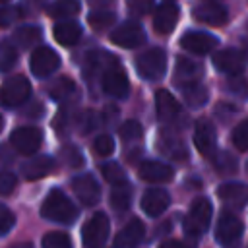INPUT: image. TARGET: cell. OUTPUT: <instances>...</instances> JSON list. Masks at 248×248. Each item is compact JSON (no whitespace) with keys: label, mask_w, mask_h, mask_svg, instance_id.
<instances>
[{"label":"cell","mask_w":248,"mask_h":248,"mask_svg":"<svg viewBox=\"0 0 248 248\" xmlns=\"http://www.w3.org/2000/svg\"><path fill=\"white\" fill-rule=\"evenodd\" d=\"M72 188L74 194L78 196V200L83 205H95L101 198V188L97 184V180L91 174H79L72 180Z\"/></svg>","instance_id":"8fae6325"},{"label":"cell","mask_w":248,"mask_h":248,"mask_svg":"<svg viewBox=\"0 0 248 248\" xmlns=\"http://www.w3.org/2000/svg\"><path fill=\"white\" fill-rule=\"evenodd\" d=\"M101 174L112 186L120 184V182H126V172H124V169L118 163H105V165H101Z\"/></svg>","instance_id":"1f68e13d"},{"label":"cell","mask_w":248,"mask_h":248,"mask_svg":"<svg viewBox=\"0 0 248 248\" xmlns=\"http://www.w3.org/2000/svg\"><path fill=\"white\" fill-rule=\"evenodd\" d=\"M136 70L141 78L149 81H157L165 76L167 70V54L163 48H149L136 58Z\"/></svg>","instance_id":"3957f363"},{"label":"cell","mask_w":248,"mask_h":248,"mask_svg":"<svg viewBox=\"0 0 248 248\" xmlns=\"http://www.w3.org/2000/svg\"><path fill=\"white\" fill-rule=\"evenodd\" d=\"M140 176L147 182H169L174 174V170L165 165V163H159V161H143L140 165Z\"/></svg>","instance_id":"cb8c5ba5"},{"label":"cell","mask_w":248,"mask_h":248,"mask_svg":"<svg viewBox=\"0 0 248 248\" xmlns=\"http://www.w3.org/2000/svg\"><path fill=\"white\" fill-rule=\"evenodd\" d=\"M58 66H60V58L50 46H37L29 60V68L37 78H48L58 70Z\"/></svg>","instance_id":"ba28073f"},{"label":"cell","mask_w":248,"mask_h":248,"mask_svg":"<svg viewBox=\"0 0 248 248\" xmlns=\"http://www.w3.org/2000/svg\"><path fill=\"white\" fill-rule=\"evenodd\" d=\"M202 72H203V68H202L198 62L180 56V58L176 60V68H174V81H176L180 87L190 85V83H198Z\"/></svg>","instance_id":"44dd1931"},{"label":"cell","mask_w":248,"mask_h":248,"mask_svg":"<svg viewBox=\"0 0 248 248\" xmlns=\"http://www.w3.org/2000/svg\"><path fill=\"white\" fill-rule=\"evenodd\" d=\"M17 17H19V12L16 8H12V6H0V27L12 25Z\"/></svg>","instance_id":"f6af8a7d"},{"label":"cell","mask_w":248,"mask_h":248,"mask_svg":"<svg viewBox=\"0 0 248 248\" xmlns=\"http://www.w3.org/2000/svg\"><path fill=\"white\" fill-rule=\"evenodd\" d=\"M159 248H196V244L190 240H165Z\"/></svg>","instance_id":"bcb514c9"},{"label":"cell","mask_w":248,"mask_h":248,"mask_svg":"<svg viewBox=\"0 0 248 248\" xmlns=\"http://www.w3.org/2000/svg\"><path fill=\"white\" fill-rule=\"evenodd\" d=\"M217 196L231 207H242L248 202V186L242 182H225L217 188Z\"/></svg>","instance_id":"d6986e66"},{"label":"cell","mask_w":248,"mask_h":248,"mask_svg":"<svg viewBox=\"0 0 248 248\" xmlns=\"http://www.w3.org/2000/svg\"><path fill=\"white\" fill-rule=\"evenodd\" d=\"M43 248H72V240L66 232H46L43 236Z\"/></svg>","instance_id":"d6a6232c"},{"label":"cell","mask_w":248,"mask_h":248,"mask_svg":"<svg viewBox=\"0 0 248 248\" xmlns=\"http://www.w3.org/2000/svg\"><path fill=\"white\" fill-rule=\"evenodd\" d=\"M242 234V223L236 215L232 213H223L217 221V227H215V238L227 246V244H232L234 240H238Z\"/></svg>","instance_id":"7c38bea8"},{"label":"cell","mask_w":248,"mask_h":248,"mask_svg":"<svg viewBox=\"0 0 248 248\" xmlns=\"http://www.w3.org/2000/svg\"><path fill=\"white\" fill-rule=\"evenodd\" d=\"M180 45L194 54H207L217 46V39L203 31H188L186 35H182Z\"/></svg>","instance_id":"5bb4252c"},{"label":"cell","mask_w":248,"mask_h":248,"mask_svg":"<svg viewBox=\"0 0 248 248\" xmlns=\"http://www.w3.org/2000/svg\"><path fill=\"white\" fill-rule=\"evenodd\" d=\"M0 2H6V0H0Z\"/></svg>","instance_id":"f5cc1de1"},{"label":"cell","mask_w":248,"mask_h":248,"mask_svg":"<svg viewBox=\"0 0 248 248\" xmlns=\"http://www.w3.org/2000/svg\"><path fill=\"white\" fill-rule=\"evenodd\" d=\"M170 203V196L163 188H149L141 198V209L149 217H159Z\"/></svg>","instance_id":"9a60e30c"},{"label":"cell","mask_w":248,"mask_h":248,"mask_svg":"<svg viewBox=\"0 0 248 248\" xmlns=\"http://www.w3.org/2000/svg\"><path fill=\"white\" fill-rule=\"evenodd\" d=\"M29 108H31V107H29ZM41 112H43V107H41V103H35V105H33V110H25L23 114H27V116H39Z\"/></svg>","instance_id":"7dc6e473"},{"label":"cell","mask_w":248,"mask_h":248,"mask_svg":"<svg viewBox=\"0 0 248 248\" xmlns=\"http://www.w3.org/2000/svg\"><path fill=\"white\" fill-rule=\"evenodd\" d=\"M10 143L16 147V151H19L23 155H33L43 143V132L35 126L16 128L10 136Z\"/></svg>","instance_id":"9c48e42d"},{"label":"cell","mask_w":248,"mask_h":248,"mask_svg":"<svg viewBox=\"0 0 248 248\" xmlns=\"http://www.w3.org/2000/svg\"><path fill=\"white\" fill-rule=\"evenodd\" d=\"M246 31H248V25H246Z\"/></svg>","instance_id":"816d5d0a"},{"label":"cell","mask_w":248,"mask_h":248,"mask_svg":"<svg viewBox=\"0 0 248 248\" xmlns=\"http://www.w3.org/2000/svg\"><path fill=\"white\" fill-rule=\"evenodd\" d=\"M194 17L207 25H223L227 21V10L217 2H203L194 8Z\"/></svg>","instance_id":"ffe728a7"},{"label":"cell","mask_w":248,"mask_h":248,"mask_svg":"<svg viewBox=\"0 0 248 248\" xmlns=\"http://www.w3.org/2000/svg\"><path fill=\"white\" fill-rule=\"evenodd\" d=\"M159 149H161L165 155H169V157H172V159H178V161H182V159L188 157V149L184 147V143H182L178 138H172V136H161Z\"/></svg>","instance_id":"83f0119b"},{"label":"cell","mask_w":248,"mask_h":248,"mask_svg":"<svg viewBox=\"0 0 248 248\" xmlns=\"http://www.w3.org/2000/svg\"><path fill=\"white\" fill-rule=\"evenodd\" d=\"M118 134H120V138L126 140V141L138 140V138L141 136V124H140L138 120H126V122L120 126Z\"/></svg>","instance_id":"74e56055"},{"label":"cell","mask_w":248,"mask_h":248,"mask_svg":"<svg viewBox=\"0 0 248 248\" xmlns=\"http://www.w3.org/2000/svg\"><path fill=\"white\" fill-rule=\"evenodd\" d=\"M48 95H50V99H54L56 103H62V105L74 103L78 99V87L70 78L62 76L48 85Z\"/></svg>","instance_id":"603a6c76"},{"label":"cell","mask_w":248,"mask_h":248,"mask_svg":"<svg viewBox=\"0 0 248 248\" xmlns=\"http://www.w3.org/2000/svg\"><path fill=\"white\" fill-rule=\"evenodd\" d=\"M91 4H95V6H105V4H112V0H91Z\"/></svg>","instance_id":"681fc988"},{"label":"cell","mask_w":248,"mask_h":248,"mask_svg":"<svg viewBox=\"0 0 248 248\" xmlns=\"http://www.w3.org/2000/svg\"><path fill=\"white\" fill-rule=\"evenodd\" d=\"M101 87H103V91L107 95H112L116 99H124L128 95V89H130L128 76L118 66L116 58L103 70V74H101Z\"/></svg>","instance_id":"5b68a950"},{"label":"cell","mask_w":248,"mask_h":248,"mask_svg":"<svg viewBox=\"0 0 248 248\" xmlns=\"http://www.w3.org/2000/svg\"><path fill=\"white\" fill-rule=\"evenodd\" d=\"M2 128H4V118L0 116V132H2Z\"/></svg>","instance_id":"f907efd6"},{"label":"cell","mask_w":248,"mask_h":248,"mask_svg":"<svg viewBox=\"0 0 248 248\" xmlns=\"http://www.w3.org/2000/svg\"><path fill=\"white\" fill-rule=\"evenodd\" d=\"M8 248H33V244L31 242H16V244H12Z\"/></svg>","instance_id":"c3c4849f"},{"label":"cell","mask_w":248,"mask_h":248,"mask_svg":"<svg viewBox=\"0 0 248 248\" xmlns=\"http://www.w3.org/2000/svg\"><path fill=\"white\" fill-rule=\"evenodd\" d=\"M178 16H180V12H178V6H176V4H172V2L161 4V6L157 8V12H155V17H153V27H155V31L161 33V35L170 33V31L174 29L176 21H178Z\"/></svg>","instance_id":"e0dca14e"},{"label":"cell","mask_w":248,"mask_h":248,"mask_svg":"<svg viewBox=\"0 0 248 248\" xmlns=\"http://www.w3.org/2000/svg\"><path fill=\"white\" fill-rule=\"evenodd\" d=\"M54 170V159L48 157V155H37V157H31L27 163H23L21 167V174L27 178V180H39L46 174H50Z\"/></svg>","instance_id":"7402d4cb"},{"label":"cell","mask_w":248,"mask_h":248,"mask_svg":"<svg viewBox=\"0 0 248 248\" xmlns=\"http://www.w3.org/2000/svg\"><path fill=\"white\" fill-rule=\"evenodd\" d=\"M16 174H12V172H8V170H2L0 172V196H8V194H12L14 192V188H16Z\"/></svg>","instance_id":"7bdbcfd3"},{"label":"cell","mask_w":248,"mask_h":248,"mask_svg":"<svg viewBox=\"0 0 248 248\" xmlns=\"http://www.w3.org/2000/svg\"><path fill=\"white\" fill-rule=\"evenodd\" d=\"M227 91L234 97H240V99H248V79L242 78V76H232L227 79L225 83Z\"/></svg>","instance_id":"836d02e7"},{"label":"cell","mask_w":248,"mask_h":248,"mask_svg":"<svg viewBox=\"0 0 248 248\" xmlns=\"http://www.w3.org/2000/svg\"><path fill=\"white\" fill-rule=\"evenodd\" d=\"M213 167L217 169V172L231 174V172L236 170V159H234L231 153L223 151V153H217V155L213 157Z\"/></svg>","instance_id":"d590c367"},{"label":"cell","mask_w":248,"mask_h":248,"mask_svg":"<svg viewBox=\"0 0 248 248\" xmlns=\"http://www.w3.org/2000/svg\"><path fill=\"white\" fill-rule=\"evenodd\" d=\"M145 234V227L140 219H130L128 225H124V229L116 234L114 238V248H136Z\"/></svg>","instance_id":"2e32d148"},{"label":"cell","mask_w":248,"mask_h":248,"mask_svg":"<svg viewBox=\"0 0 248 248\" xmlns=\"http://www.w3.org/2000/svg\"><path fill=\"white\" fill-rule=\"evenodd\" d=\"M112 21H114V14L108 12V10H93V12L89 14V23H91V27H95L97 31L107 29Z\"/></svg>","instance_id":"e575fe53"},{"label":"cell","mask_w":248,"mask_h":248,"mask_svg":"<svg viewBox=\"0 0 248 248\" xmlns=\"http://www.w3.org/2000/svg\"><path fill=\"white\" fill-rule=\"evenodd\" d=\"M153 0H128V12L136 17H141L153 10Z\"/></svg>","instance_id":"f35d334b"},{"label":"cell","mask_w":248,"mask_h":248,"mask_svg":"<svg viewBox=\"0 0 248 248\" xmlns=\"http://www.w3.org/2000/svg\"><path fill=\"white\" fill-rule=\"evenodd\" d=\"M213 64L223 74L238 76L248 64V54L240 48H223L213 54Z\"/></svg>","instance_id":"52a82bcc"},{"label":"cell","mask_w":248,"mask_h":248,"mask_svg":"<svg viewBox=\"0 0 248 248\" xmlns=\"http://www.w3.org/2000/svg\"><path fill=\"white\" fill-rule=\"evenodd\" d=\"M155 108H157V116L163 122H172L180 116V105L167 89H159L155 93Z\"/></svg>","instance_id":"ac0fdd59"},{"label":"cell","mask_w":248,"mask_h":248,"mask_svg":"<svg viewBox=\"0 0 248 248\" xmlns=\"http://www.w3.org/2000/svg\"><path fill=\"white\" fill-rule=\"evenodd\" d=\"M41 215L48 221H54V223H62V225H70L76 221L78 217V207L74 205V202L60 190H52L43 205H41Z\"/></svg>","instance_id":"6da1fadb"},{"label":"cell","mask_w":248,"mask_h":248,"mask_svg":"<svg viewBox=\"0 0 248 248\" xmlns=\"http://www.w3.org/2000/svg\"><path fill=\"white\" fill-rule=\"evenodd\" d=\"M14 225H16V215L12 213V209L8 205L0 203V234L10 232Z\"/></svg>","instance_id":"60d3db41"},{"label":"cell","mask_w":248,"mask_h":248,"mask_svg":"<svg viewBox=\"0 0 248 248\" xmlns=\"http://www.w3.org/2000/svg\"><path fill=\"white\" fill-rule=\"evenodd\" d=\"M182 95H184V101L190 105V107H202L205 101H207V89L198 81V83H190V85H184L182 87Z\"/></svg>","instance_id":"f1b7e54d"},{"label":"cell","mask_w":248,"mask_h":248,"mask_svg":"<svg viewBox=\"0 0 248 248\" xmlns=\"http://www.w3.org/2000/svg\"><path fill=\"white\" fill-rule=\"evenodd\" d=\"M39 41H41V29L35 27V25H25V27L16 29L12 43L17 45L19 48H31V46H35Z\"/></svg>","instance_id":"484cf974"},{"label":"cell","mask_w":248,"mask_h":248,"mask_svg":"<svg viewBox=\"0 0 248 248\" xmlns=\"http://www.w3.org/2000/svg\"><path fill=\"white\" fill-rule=\"evenodd\" d=\"M93 149H95V153H99V155L107 157V155H110V153H112V149H114V140H112L110 136L103 134V136L95 138V141H93Z\"/></svg>","instance_id":"ab89813d"},{"label":"cell","mask_w":248,"mask_h":248,"mask_svg":"<svg viewBox=\"0 0 248 248\" xmlns=\"http://www.w3.org/2000/svg\"><path fill=\"white\" fill-rule=\"evenodd\" d=\"M110 41L124 48H136L145 43V31L141 29V25L128 21V23L116 27L114 31H110Z\"/></svg>","instance_id":"30bf717a"},{"label":"cell","mask_w":248,"mask_h":248,"mask_svg":"<svg viewBox=\"0 0 248 248\" xmlns=\"http://www.w3.org/2000/svg\"><path fill=\"white\" fill-rule=\"evenodd\" d=\"M17 62V48L12 41H0V72H8Z\"/></svg>","instance_id":"4dcf8cb0"},{"label":"cell","mask_w":248,"mask_h":248,"mask_svg":"<svg viewBox=\"0 0 248 248\" xmlns=\"http://www.w3.org/2000/svg\"><path fill=\"white\" fill-rule=\"evenodd\" d=\"M215 141H217V136H215L213 124L209 120H198L196 130H194V143H196L198 151L205 157H213Z\"/></svg>","instance_id":"4fadbf2b"},{"label":"cell","mask_w":248,"mask_h":248,"mask_svg":"<svg viewBox=\"0 0 248 248\" xmlns=\"http://www.w3.org/2000/svg\"><path fill=\"white\" fill-rule=\"evenodd\" d=\"M79 12V2L78 0H54L48 6V14L52 17H72Z\"/></svg>","instance_id":"f546056e"},{"label":"cell","mask_w":248,"mask_h":248,"mask_svg":"<svg viewBox=\"0 0 248 248\" xmlns=\"http://www.w3.org/2000/svg\"><path fill=\"white\" fill-rule=\"evenodd\" d=\"M95 122H97V116H95L91 110H85L83 114H79V116L76 118V124L81 128V132H83V134H87L89 130H93V128L97 126Z\"/></svg>","instance_id":"ee69618b"},{"label":"cell","mask_w":248,"mask_h":248,"mask_svg":"<svg viewBox=\"0 0 248 248\" xmlns=\"http://www.w3.org/2000/svg\"><path fill=\"white\" fill-rule=\"evenodd\" d=\"M56 43H60L62 46H72L79 41L81 37V27L76 23V21H60L54 25V31H52Z\"/></svg>","instance_id":"d4e9b609"},{"label":"cell","mask_w":248,"mask_h":248,"mask_svg":"<svg viewBox=\"0 0 248 248\" xmlns=\"http://www.w3.org/2000/svg\"><path fill=\"white\" fill-rule=\"evenodd\" d=\"M232 143L240 151L248 149V118L242 120L240 124H236V128L232 130Z\"/></svg>","instance_id":"8d00e7d4"},{"label":"cell","mask_w":248,"mask_h":248,"mask_svg":"<svg viewBox=\"0 0 248 248\" xmlns=\"http://www.w3.org/2000/svg\"><path fill=\"white\" fill-rule=\"evenodd\" d=\"M62 159H64L70 167H79V165L83 163V157H81L79 149L74 147V145H66V147L62 149Z\"/></svg>","instance_id":"b9f144b4"},{"label":"cell","mask_w":248,"mask_h":248,"mask_svg":"<svg viewBox=\"0 0 248 248\" xmlns=\"http://www.w3.org/2000/svg\"><path fill=\"white\" fill-rule=\"evenodd\" d=\"M209 221H211V203L205 198H198L194 200V203L190 205V211L184 217V232L196 238L207 231Z\"/></svg>","instance_id":"7a4b0ae2"},{"label":"cell","mask_w":248,"mask_h":248,"mask_svg":"<svg viewBox=\"0 0 248 248\" xmlns=\"http://www.w3.org/2000/svg\"><path fill=\"white\" fill-rule=\"evenodd\" d=\"M246 169H248V165H246Z\"/></svg>","instance_id":"db71d44e"},{"label":"cell","mask_w":248,"mask_h":248,"mask_svg":"<svg viewBox=\"0 0 248 248\" xmlns=\"http://www.w3.org/2000/svg\"><path fill=\"white\" fill-rule=\"evenodd\" d=\"M108 231H110V223L108 217L103 211L93 213V217L87 219V223L83 225V244L87 248H101L105 244V240L108 238Z\"/></svg>","instance_id":"8992f818"},{"label":"cell","mask_w":248,"mask_h":248,"mask_svg":"<svg viewBox=\"0 0 248 248\" xmlns=\"http://www.w3.org/2000/svg\"><path fill=\"white\" fill-rule=\"evenodd\" d=\"M130 202H132V186L128 182L114 184L110 192V205L116 211H126L130 207Z\"/></svg>","instance_id":"4316f807"},{"label":"cell","mask_w":248,"mask_h":248,"mask_svg":"<svg viewBox=\"0 0 248 248\" xmlns=\"http://www.w3.org/2000/svg\"><path fill=\"white\" fill-rule=\"evenodd\" d=\"M29 95H31V85L23 76H14L0 85V105L6 108L19 107L29 99Z\"/></svg>","instance_id":"277c9868"}]
</instances>
